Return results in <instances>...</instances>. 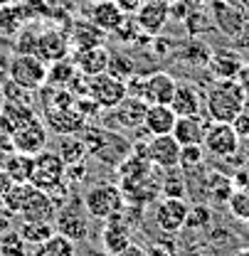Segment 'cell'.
Masks as SVG:
<instances>
[{"instance_id":"6da1fadb","label":"cell","mask_w":249,"mask_h":256,"mask_svg":"<svg viewBox=\"0 0 249 256\" xmlns=\"http://www.w3.org/2000/svg\"><path fill=\"white\" fill-rule=\"evenodd\" d=\"M84 146H87V153L89 158L101 160L104 165H111V168H119L133 150V146L124 138V133L114 130V128H106V126H92L87 124L84 130L79 133Z\"/></svg>"},{"instance_id":"7a4b0ae2","label":"cell","mask_w":249,"mask_h":256,"mask_svg":"<svg viewBox=\"0 0 249 256\" xmlns=\"http://www.w3.org/2000/svg\"><path fill=\"white\" fill-rule=\"evenodd\" d=\"M244 101H247V94L237 79H215L205 92V111L210 121L232 124L237 114L242 111Z\"/></svg>"},{"instance_id":"3957f363","label":"cell","mask_w":249,"mask_h":256,"mask_svg":"<svg viewBox=\"0 0 249 256\" xmlns=\"http://www.w3.org/2000/svg\"><path fill=\"white\" fill-rule=\"evenodd\" d=\"M82 197H84L87 212L92 214L94 220H101V222L121 217L126 210V197L119 182H109V180L94 182Z\"/></svg>"},{"instance_id":"277c9868","label":"cell","mask_w":249,"mask_h":256,"mask_svg":"<svg viewBox=\"0 0 249 256\" xmlns=\"http://www.w3.org/2000/svg\"><path fill=\"white\" fill-rule=\"evenodd\" d=\"M89 222H92V214L87 212L84 197H79L74 192L57 207L55 229H57V234H62L72 242H84L89 236Z\"/></svg>"},{"instance_id":"5b68a950","label":"cell","mask_w":249,"mask_h":256,"mask_svg":"<svg viewBox=\"0 0 249 256\" xmlns=\"http://www.w3.org/2000/svg\"><path fill=\"white\" fill-rule=\"evenodd\" d=\"M8 76L28 92H40L47 84V62L37 54H13L8 64Z\"/></svg>"},{"instance_id":"8992f818","label":"cell","mask_w":249,"mask_h":256,"mask_svg":"<svg viewBox=\"0 0 249 256\" xmlns=\"http://www.w3.org/2000/svg\"><path fill=\"white\" fill-rule=\"evenodd\" d=\"M207 10L212 18V25L217 28L224 37H237L242 34L249 25L247 10L237 0H207Z\"/></svg>"},{"instance_id":"52a82bcc","label":"cell","mask_w":249,"mask_h":256,"mask_svg":"<svg viewBox=\"0 0 249 256\" xmlns=\"http://www.w3.org/2000/svg\"><path fill=\"white\" fill-rule=\"evenodd\" d=\"M205 153H210L212 158L219 160H232L239 153L242 138L237 136V130L232 124H222V121H210L205 130Z\"/></svg>"},{"instance_id":"ba28073f","label":"cell","mask_w":249,"mask_h":256,"mask_svg":"<svg viewBox=\"0 0 249 256\" xmlns=\"http://www.w3.org/2000/svg\"><path fill=\"white\" fill-rule=\"evenodd\" d=\"M64 160L57 156V150H50L45 148L42 153H37L32 158V178H30V185H35L37 190H55L57 185L64 182Z\"/></svg>"},{"instance_id":"9c48e42d","label":"cell","mask_w":249,"mask_h":256,"mask_svg":"<svg viewBox=\"0 0 249 256\" xmlns=\"http://www.w3.org/2000/svg\"><path fill=\"white\" fill-rule=\"evenodd\" d=\"M47 136H50V130L45 126V121L37 118V116H32L30 121H25L23 126H18L13 130L10 143H13V148L18 153L37 156V153H42L47 148Z\"/></svg>"},{"instance_id":"30bf717a","label":"cell","mask_w":249,"mask_h":256,"mask_svg":"<svg viewBox=\"0 0 249 256\" xmlns=\"http://www.w3.org/2000/svg\"><path fill=\"white\" fill-rule=\"evenodd\" d=\"M190 212L185 197H163L156 204V224L163 234H178L185 229V220Z\"/></svg>"},{"instance_id":"8fae6325","label":"cell","mask_w":249,"mask_h":256,"mask_svg":"<svg viewBox=\"0 0 249 256\" xmlns=\"http://www.w3.org/2000/svg\"><path fill=\"white\" fill-rule=\"evenodd\" d=\"M148 111V101L138 98V96H126L116 108H109V124L106 128H121V130H133V128H143V118Z\"/></svg>"},{"instance_id":"7c38bea8","label":"cell","mask_w":249,"mask_h":256,"mask_svg":"<svg viewBox=\"0 0 249 256\" xmlns=\"http://www.w3.org/2000/svg\"><path fill=\"white\" fill-rule=\"evenodd\" d=\"M180 143L173 138V133L168 136H151V140L143 146L146 158L156 165L158 170H170L180 165Z\"/></svg>"},{"instance_id":"4fadbf2b","label":"cell","mask_w":249,"mask_h":256,"mask_svg":"<svg viewBox=\"0 0 249 256\" xmlns=\"http://www.w3.org/2000/svg\"><path fill=\"white\" fill-rule=\"evenodd\" d=\"M42 118H45L47 130H52V133H57V136H77V133H82L84 126H87L84 116H82L74 106L45 108V111H42Z\"/></svg>"},{"instance_id":"5bb4252c","label":"cell","mask_w":249,"mask_h":256,"mask_svg":"<svg viewBox=\"0 0 249 256\" xmlns=\"http://www.w3.org/2000/svg\"><path fill=\"white\" fill-rule=\"evenodd\" d=\"M170 0H146L138 12L133 15L136 22H138V30L148 37H156L163 32L165 22L170 20V8H168Z\"/></svg>"},{"instance_id":"9a60e30c","label":"cell","mask_w":249,"mask_h":256,"mask_svg":"<svg viewBox=\"0 0 249 256\" xmlns=\"http://www.w3.org/2000/svg\"><path fill=\"white\" fill-rule=\"evenodd\" d=\"M69 52H72V44H69L67 30H60V28L40 30V34H37V52H35L40 60L52 64V62H57V60L69 57Z\"/></svg>"},{"instance_id":"2e32d148","label":"cell","mask_w":249,"mask_h":256,"mask_svg":"<svg viewBox=\"0 0 249 256\" xmlns=\"http://www.w3.org/2000/svg\"><path fill=\"white\" fill-rule=\"evenodd\" d=\"M20 222H52L57 217V202L50 197V192L45 190H35L30 192V197L25 200V204L18 212Z\"/></svg>"},{"instance_id":"e0dca14e","label":"cell","mask_w":249,"mask_h":256,"mask_svg":"<svg viewBox=\"0 0 249 256\" xmlns=\"http://www.w3.org/2000/svg\"><path fill=\"white\" fill-rule=\"evenodd\" d=\"M175 86H178V79L173 74L151 72L148 76H143V94H141V98L148 101V104H168L170 106Z\"/></svg>"},{"instance_id":"ac0fdd59","label":"cell","mask_w":249,"mask_h":256,"mask_svg":"<svg viewBox=\"0 0 249 256\" xmlns=\"http://www.w3.org/2000/svg\"><path fill=\"white\" fill-rule=\"evenodd\" d=\"M67 37H69V44H72V52H74V50H89V47L104 44L106 32L96 28L89 18H74L69 30H67Z\"/></svg>"},{"instance_id":"d6986e66","label":"cell","mask_w":249,"mask_h":256,"mask_svg":"<svg viewBox=\"0 0 249 256\" xmlns=\"http://www.w3.org/2000/svg\"><path fill=\"white\" fill-rule=\"evenodd\" d=\"M170 108L178 116H200L202 108H205V94L192 82H178L173 101H170Z\"/></svg>"},{"instance_id":"ffe728a7","label":"cell","mask_w":249,"mask_h":256,"mask_svg":"<svg viewBox=\"0 0 249 256\" xmlns=\"http://www.w3.org/2000/svg\"><path fill=\"white\" fill-rule=\"evenodd\" d=\"M242 66H244V60H242L239 50L222 47V50H212V57H210V62H207L205 69L215 79H234Z\"/></svg>"},{"instance_id":"44dd1931","label":"cell","mask_w":249,"mask_h":256,"mask_svg":"<svg viewBox=\"0 0 249 256\" xmlns=\"http://www.w3.org/2000/svg\"><path fill=\"white\" fill-rule=\"evenodd\" d=\"M101 246L109 256H119L131 246V229L121 217H114L101 229Z\"/></svg>"},{"instance_id":"7402d4cb","label":"cell","mask_w":249,"mask_h":256,"mask_svg":"<svg viewBox=\"0 0 249 256\" xmlns=\"http://www.w3.org/2000/svg\"><path fill=\"white\" fill-rule=\"evenodd\" d=\"M87 18L92 20L96 28H101L106 34H114V32L119 30V25L126 20V15L121 12V8L114 0H94V5L89 8Z\"/></svg>"},{"instance_id":"603a6c76","label":"cell","mask_w":249,"mask_h":256,"mask_svg":"<svg viewBox=\"0 0 249 256\" xmlns=\"http://www.w3.org/2000/svg\"><path fill=\"white\" fill-rule=\"evenodd\" d=\"M109 57H111V52H109L104 44L89 47V50H74V52H72V60L77 64L79 74H84V76L104 74L106 66H109Z\"/></svg>"},{"instance_id":"cb8c5ba5","label":"cell","mask_w":249,"mask_h":256,"mask_svg":"<svg viewBox=\"0 0 249 256\" xmlns=\"http://www.w3.org/2000/svg\"><path fill=\"white\" fill-rule=\"evenodd\" d=\"M175 121H178V114L168 104H148L143 128L148 136H168V133H173Z\"/></svg>"},{"instance_id":"d4e9b609","label":"cell","mask_w":249,"mask_h":256,"mask_svg":"<svg viewBox=\"0 0 249 256\" xmlns=\"http://www.w3.org/2000/svg\"><path fill=\"white\" fill-rule=\"evenodd\" d=\"M205 130L207 121H202V116H178L175 128H173V138L183 146H202L205 140Z\"/></svg>"},{"instance_id":"484cf974","label":"cell","mask_w":249,"mask_h":256,"mask_svg":"<svg viewBox=\"0 0 249 256\" xmlns=\"http://www.w3.org/2000/svg\"><path fill=\"white\" fill-rule=\"evenodd\" d=\"M202 192L210 202H217V204H227V200L232 197L234 192V180L219 170H210L205 178H202Z\"/></svg>"},{"instance_id":"4316f807","label":"cell","mask_w":249,"mask_h":256,"mask_svg":"<svg viewBox=\"0 0 249 256\" xmlns=\"http://www.w3.org/2000/svg\"><path fill=\"white\" fill-rule=\"evenodd\" d=\"M175 57L190 66H207L210 57H212V47L202 37H190L185 44H180L175 50Z\"/></svg>"},{"instance_id":"83f0119b","label":"cell","mask_w":249,"mask_h":256,"mask_svg":"<svg viewBox=\"0 0 249 256\" xmlns=\"http://www.w3.org/2000/svg\"><path fill=\"white\" fill-rule=\"evenodd\" d=\"M28 22H30V20H28L25 8H23L20 0L0 8V37H15Z\"/></svg>"},{"instance_id":"f1b7e54d","label":"cell","mask_w":249,"mask_h":256,"mask_svg":"<svg viewBox=\"0 0 249 256\" xmlns=\"http://www.w3.org/2000/svg\"><path fill=\"white\" fill-rule=\"evenodd\" d=\"M57 156L64 160V165H74V162H84L89 158L87 153V146L82 140V136H60V143H57Z\"/></svg>"},{"instance_id":"f546056e","label":"cell","mask_w":249,"mask_h":256,"mask_svg":"<svg viewBox=\"0 0 249 256\" xmlns=\"http://www.w3.org/2000/svg\"><path fill=\"white\" fill-rule=\"evenodd\" d=\"M77 74H79V69H77L72 57H64V60L47 64V84H52V86H69Z\"/></svg>"},{"instance_id":"4dcf8cb0","label":"cell","mask_w":249,"mask_h":256,"mask_svg":"<svg viewBox=\"0 0 249 256\" xmlns=\"http://www.w3.org/2000/svg\"><path fill=\"white\" fill-rule=\"evenodd\" d=\"M160 194L163 197H187V180L180 165L178 168H170V170H163Z\"/></svg>"},{"instance_id":"1f68e13d","label":"cell","mask_w":249,"mask_h":256,"mask_svg":"<svg viewBox=\"0 0 249 256\" xmlns=\"http://www.w3.org/2000/svg\"><path fill=\"white\" fill-rule=\"evenodd\" d=\"M32 116H35V111H32L30 104H18V101H3L0 104V118L10 126V130L23 126Z\"/></svg>"},{"instance_id":"d6a6232c","label":"cell","mask_w":249,"mask_h":256,"mask_svg":"<svg viewBox=\"0 0 249 256\" xmlns=\"http://www.w3.org/2000/svg\"><path fill=\"white\" fill-rule=\"evenodd\" d=\"M20 236L30 244V246H40L42 242H47L50 236L57 234L52 222H20Z\"/></svg>"},{"instance_id":"836d02e7","label":"cell","mask_w":249,"mask_h":256,"mask_svg":"<svg viewBox=\"0 0 249 256\" xmlns=\"http://www.w3.org/2000/svg\"><path fill=\"white\" fill-rule=\"evenodd\" d=\"M32 158L35 156H25V153H18L13 150V156L5 162V172L13 178V182H30L32 178Z\"/></svg>"},{"instance_id":"e575fe53","label":"cell","mask_w":249,"mask_h":256,"mask_svg":"<svg viewBox=\"0 0 249 256\" xmlns=\"http://www.w3.org/2000/svg\"><path fill=\"white\" fill-rule=\"evenodd\" d=\"M77 254V242L67 239L62 234L50 236L40 246H35V256H74Z\"/></svg>"},{"instance_id":"d590c367","label":"cell","mask_w":249,"mask_h":256,"mask_svg":"<svg viewBox=\"0 0 249 256\" xmlns=\"http://www.w3.org/2000/svg\"><path fill=\"white\" fill-rule=\"evenodd\" d=\"M32 190H35V185H30V182H15L10 190L5 192V197L0 200V204H3L10 214H15V217H18L20 207L25 204V200L30 197Z\"/></svg>"},{"instance_id":"8d00e7d4","label":"cell","mask_w":249,"mask_h":256,"mask_svg":"<svg viewBox=\"0 0 249 256\" xmlns=\"http://www.w3.org/2000/svg\"><path fill=\"white\" fill-rule=\"evenodd\" d=\"M106 74H111L121 82H128L136 74V60H131V54H126V52H111Z\"/></svg>"},{"instance_id":"74e56055","label":"cell","mask_w":249,"mask_h":256,"mask_svg":"<svg viewBox=\"0 0 249 256\" xmlns=\"http://www.w3.org/2000/svg\"><path fill=\"white\" fill-rule=\"evenodd\" d=\"M183 25H185V30H187V34H190V37H202L205 32H210L212 28H215V25H212L210 12H205L202 8L190 10V15L183 20Z\"/></svg>"},{"instance_id":"f35d334b","label":"cell","mask_w":249,"mask_h":256,"mask_svg":"<svg viewBox=\"0 0 249 256\" xmlns=\"http://www.w3.org/2000/svg\"><path fill=\"white\" fill-rule=\"evenodd\" d=\"M28 242L20 236L18 229H8L0 236V256H28Z\"/></svg>"},{"instance_id":"ab89813d","label":"cell","mask_w":249,"mask_h":256,"mask_svg":"<svg viewBox=\"0 0 249 256\" xmlns=\"http://www.w3.org/2000/svg\"><path fill=\"white\" fill-rule=\"evenodd\" d=\"M227 210L237 222L249 224V190L247 188H234L232 197L227 200Z\"/></svg>"},{"instance_id":"60d3db41","label":"cell","mask_w":249,"mask_h":256,"mask_svg":"<svg viewBox=\"0 0 249 256\" xmlns=\"http://www.w3.org/2000/svg\"><path fill=\"white\" fill-rule=\"evenodd\" d=\"M212 224V210L210 204H190V212H187L185 220V229H207Z\"/></svg>"},{"instance_id":"b9f144b4","label":"cell","mask_w":249,"mask_h":256,"mask_svg":"<svg viewBox=\"0 0 249 256\" xmlns=\"http://www.w3.org/2000/svg\"><path fill=\"white\" fill-rule=\"evenodd\" d=\"M0 94H3V101H18V104H30L32 101V92L15 84L10 76L0 79Z\"/></svg>"},{"instance_id":"7bdbcfd3","label":"cell","mask_w":249,"mask_h":256,"mask_svg":"<svg viewBox=\"0 0 249 256\" xmlns=\"http://www.w3.org/2000/svg\"><path fill=\"white\" fill-rule=\"evenodd\" d=\"M202 162H205V146H183V150H180V168H183V172L200 168Z\"/></svg>"},{"instance_id":"ee69618b","label":"cell","mask_w":249,"mask_h":256,"mask_svg":"<svg viewBox=\"0 0 249 256\" xmlns=\"http://www.w3.org/2000/svg\"><path fill=\"white\" fill-rule=\"evenodd\" d=\"M23 8H25V15L28 20L35 22V20H47L52 18V8H50V0H20Z\"/></svg>"},{"instance_id":"f6af8a7d","label":"cell","mask_w":249,"mask_h":256,"mask_svg":"<svg viewBox=\"0 0 249 256\" xmlns=\"http://www.w3.org/2000/svg\"><path fill=\"white\" fill-rule=\"evenodd\" d=\"M138 22H136V18L133 15H126V20L119 25V30L114 32L121 42H133V40H138Z\"/></svg>"},{"instance_id":"bcb514c9","label":"cell","mask_w":249,"mask_h":256,"mask_svg":"<svg viewBox=\"0 0 249 256\" xmlns=\"http://www.w3.org/2000/svg\"><path fill=\"white\" fill-rule=\"evenodd\" d=\"M232 126H234L237 136L242 140H249V96H247V101H244V106H242V111L237 114V118L232 121Z\"/></svg>"},{"instance_id":"7dc6e473","label":"cell","mask_w":249,"mask_h":256,"mask_svg":"<svg viewBox=\"0 0 249 256\" xmlns=\"http://www.w3.org/2000/svg\"><path fill=\"white\" fill-rule=\"evenodd\" d=\"M148 256H175L178 254V249H175V244L170 242V239H158L153 242L151 246H148Z\"/></svg>"},{"instance_id":"c3c4849f","label":"cell","mask_w":249,"mask_h":256,"mask_svg":"<svg viewBox=\"0 0 249 256\" xmlns=\"http://www.w3.org/2000/svg\"><path fill=\"white\" fill-rule=\"evenodd\" d=\"M175 42L170 37H158L156 34V42H153V52L158 57H175Z\"/></svg>"},{"instance_id":"681fc988","label":"cell","mask_w":249,"mask_h":256,"mask_svg":"<svg viewBox=\"0 0 249 256\" xmlns=\"http://www.w3.org/2000/svg\"><path fill=\"white\" fill-rule=\"evenodd\" d=\"M84 175H87V160L84 162H74V165H67V170H64V180L67 182H82L84 180Z\"/></svg>"},{"instance_id":"f907efd6","label":"cell","mask_w":249,"mask_h":256,"mask_svg":"<svg viewBox=\"0 0 249 256\" xmlns=\"http://www.w3.org/2000/svg\"><path fill=\"white\" fill-rule=\"evenodd\" d=\"M119 8H121V12L124 15H136L138 12V8L146 2V0H114Z\"/></svg>"},{"instance_id":"816d5d0a","label":"cell","mask_w":249,"mask_h":256,"mask_svg":"<svg viewBox=\"0 0 249 256\" xmlns=\"http://www.w3.org/2000/svg\"><path fill=\"white\" fill-rule=\"evenodd\" d=\"M13 217H15V214H10V212L0 204V236H3L8 229H13Z\"/></svg>"},{"instance_id":"f5cc1de1","label":"cell","mask_w":249,"mask_h":256,"mask_svg":"<svg viewBox=\"0 0 249 256\" xmlns=\"http://www.w3.org/2000/svg\"><path fill=\"white\" fill-rule=\"evenodd\" d=\"M234 79L239 82V86H242V89H244V94L249 96V62H244V66L239 69V74H237Z\"/></svg>"},{"instance_id":"db71d44e","label":"cell","mask_w":249,"mask_h":256,"mask_svg":"<svg viewBox=\"0 0 249 256\" xmlns=\"http://www.w3.org/2000/svg\"><path fill=\"white\" fill-rule=\"evenodd\" d=\"M13 185H15V182H13V178H10V175H8V172L0 168V200L5 197V192L10 190Z\"/></svg>"},{"instance_id":"11a10c76","label":"cell","mask_w":249,"mask_h":256,"mask_svg":"<svg viewBox=\"0 0 249 256\" xmlns=\"http://www.w3.org/2000/svg\"><path fill=\"white\" fill-rule=\"evenodd\" d=\"M234 42H237V47H239V50H242V47H244V50H249V25L244 28V32H242V34H237V37H234Z\"/></svg>"},{"instance_id":"9f6ffc18","label":"cell","mask_w":249,"mask_h":256,"mask_svg":"<svg viewBox=\"0 0 249 256\" xmlns=\"http://www.w3.org/2000/svg\"><path fill=\"white\" fill-rule=\"evenodd\" d=\"M119 256H148V254H146V249H141V246H133V244H131V246H128L126 252H121Z\"/></svg>"},{"instance_id":"6f0895ef","label":"cell","mask_w":249,"mask_h":256,"mask_svg":"<svg viewBox=\"0 0 249 256\" xmlns=\"http://www.w3.org/2000/svg\"><path fill=\"white\" fill-rule=\"evenodd\" d=\"M183 2H185L190 10H195V8H202V2H205V0H183Z\"/></svg>"},{"instance_id":"680465c9","label":"cell","mask_w":249,"mask_h":256,"mask_svg":"<svg viewBox=\"0 0 249 256\" xmlns=\"http://www.w3.org/2000/svg\"><path fill=\"white\" fill-rule=\"evenodd\" d=\"M190 256H215L212 252H207V249H197V252H192Z\"/></svg>"},{"instance_id":"91938a15","label":"cell","mask_w":249,"mask_h":256,"mask_svg":"<svg viewBox=\"0 0 249 256\" xmlns=\"http://www.w3.org/2000/svg\"><path fill=\"white\" fill-rule=\"evenodd\" d=\"M232 256H249V246H244V249H237Z\"/></svg>"},{"instance_id":"94428289","label":"cell","mask_w":249,"mask_h":256,"mask_svg":"<svg viewBox=\"0 0 249 256\" xmlns=\"http://www.w3.org/2000/svg\"><path fill=\"white\" fill-rule=\"evenodd\" d=\"M237 2H239V5H242V8L249 12V0H237Z\"/></svg>"},{"instance_id":"6125c7cd","label":"cell","mask_w":249,"mask_h":256,"mask_svg":"<svg viewBox=\"0 0 249 256\" xmlns=\"http://www.w3.org/2000/svg\"><path fill=\"white\" fill-rule=\"evenodd\" d=\"M10 2H18V0H0V8L3 5H10Z\"/></svg>"}]
</instances>
